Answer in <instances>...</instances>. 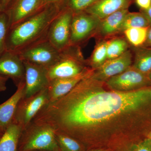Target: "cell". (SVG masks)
<instances>
[{
    "label": "cell",
    "instance_id": "obj_22",
    "mask_svg": "<svg viewBox=\"0 0 151 151\" xmlns=\"http://www.w3.org/2000/svg\"><path fill=\"white\" fill-rule=\"evenodd\" d=\"M107 44L108 40H103L95 46L90 59L87 60L92 69L100 67L107 60Z\"/></svg>",
    "mask_w": 151,
    "mask_h": 151
},
{
    "label": "cell",
    "instance_id": "obj_13",
    "mask_svg": "<svg viewBox=\"0 0 151 151\" xmlns=\"http://www.w3.org/2000/svg\"><path fill=\"white\" fill-rule=\"evenodd\" d=\"M42 8L41 0H14L5 12L8 17L9 30L32 16Z\"/></svg>",
    "mask_w": 151,
    "mask_h": 151
},
{
    "label": "cell",
    "instance_id": "obj_14",
    "mask_svg": "<svg viewBox=\"0 0 151 151\" xmlns=\"http://www.w3.org/2000/svg\"><path fill=\"white\" fill-rule=\"evenodd\" d=\"M25 81L17 86L16 92L4 103L0 105V136L13 122L17 105L23 97Z\"/></svg>",
    "mask_w": 151,
    "mask_h": 151
},
{
    "label": "cell",
    "instance_id": "obj_17",
    "mask_svg": "<svg viewBox=\"0 0 151 151\" xmlns=\"http://www.w3.org/2000/svg\"><path fill=\"white\" fill-rule=\"evenodd\" d=\"M92 70L76 77L58 78L50 81L47 87L49 103L54 102L68 94Z\"/></svg>",
    "mask_w": 151,
    "mask_h": 151
},
{
    "label": "cell",
    "instance_id": "obj_24",
    "mask_svg": "<svg viewBox=\"0 0 151 151\" xmlns=\"http://www.w3.org/2000/svg\"><path fill=\"white\" fill-rule=\"evenodd\" d=\"M128 41L124 38H113L108 40L107 60L119 57L128 50Z\"/></svg>",
    "mask_w": 151,
    "mask_h": 151
},
{
    "label": "cell",
    "instance_id": "obj_7",
    "mask_svg": "<svg viewBox=\"0 0 151 151\" xmlns=\"http://www.w3.org/2000/svg\"><path fill=\"white\" fill-rule=\"evenodd\" d=\"M73 13L64 8L52 22L49 29L47 39L58 51L70 45V26Z\"/></svg>",
    "mask_w": 151,
    "mask_h": 151
},
{
    "label": "cell",
    "instance_id": "obj_37",
    "mask_svg": "<svg viewBox=\"0 0 151 151\" xmlns=\"http://www.w3.org/2000/svg\"><path fill=\"white\" fill-rule=\"evenodd\" d=\"M1 12V0H0V12Z\"/></svg>",
    "mask_w": 151,
    "mask_h": 151
},
{
    "label": "cell",
    "instance_id": "obj_28",
    "mask_svg": "<svg viewBox=\"0 0 151 151\" xmlns=\"http://www.w3.org/2000/svg\"><path fill=\"white\" fill-rule=\"evenodd\" d=\"M134 1L142 10L147 9L151 6V0H134Z\"/></svg>",
    "mask_w": 151,
    "mask_h": 151
},
{
    "label": "cell",
    "instance_id": "obj_10",
    "mask_svg": "<svg viewBox=\"0 0 151 151\" xmlns=\"http://www.w3.org/2000/svg\"><path fill=\"white\" fill-rule=\"evenodd\" d=\"M133 62V54L131 50H128L119 57L107 60L100 67L92 69L90 77L95 81L105 82L129 68Z\"/></svg>",
    "mask_w": 151,
    "mask_h": 151
},
{
    "label": "cell",
    "instance_id": "obj_9",
    "mask_svg": "<svg viewBox=\"0 0 151 151\" xmlns=\"http://www.w3.org/2000/svg\"><path fill=\"white\" fill-rule=\"evenodd\" d=\"M100 20L85 12L73 14L70 26V45L80 46L93 36Z\"/></svg>",
    "mask_w": 151,
    "mask_h": 151
},
{
    "label": "cell",
    "instance_id": "obj_29",
    "mask_svg": "<svg viewBox=\"0 0 151 151\" xmlns=\"http://www.w3.org/2000/svg\"><path fill=\"white\" fill-rule=\"evenodd\" d=\"M66 0H41V5L42 7L52 4H56L65 7Z\"/></svg>",
    "mask_w": 151,
    "mask_h": 151
},
{
    "label": "cell",
    "instance_id": "obj_8",
    "mask_svg": "<svg viewBox=\"0 0 151 151\" xmlns=\"http://www.w3.org/2000/svg\"><path fill=\"white\" fill-rule=\"evenodd\" d=\"M105 82L111 90L122 92H130L151 85L149 75L142 73L132 66Z\"/></svg>",
    "mask_w": 151,
    "mask_h": 151
},
{
    "label": "cell",
    "instance_id": "obj_30",
    "mask_svg": "<svg viewBox=\"0 0 151 151\" xmlns=\"http://www.w3.org/2000/svg\"><path fill=\"white\" fill-rule=\"evenodd\" d=\"M9 79L7 77L0 75V93L6 89V83Z\"/></svg>",
    "mask_w": 151,
    "mask_h": 151
},
{
    "label": "cell",
    "instance_id": "obj_23",
    "mask_svg": "<svg viewBox=\"0 0 151 151\" xmlns=\"http://www.w3.org/2000/svg\"><path fill=\"white\" fill-rule=\"evenodd\" d=\"M55 136L60 151H86L83 145L68 135L55 132Z\"/></svg>",
    "mask_w": 151,
    "mask_h": 151
},
{
    "label": "cell",
    "instance_id": "obj_15",
    "mask_svg": "<svg viewBox=\"0 0 151 151\" xmlns=\"http://www.w3.org/2000/svg\"><path fill=\"white\" fill-rule=\"evenodd\" d=\"M129 12L128 9L122 10L101 20L94 35L105 40L111 36L120 33L122 23Z\"/></svg>",
    "mask_w": 151,
    "mask_h": 151
},
{
    "label": "cell",
    "instance_id": "obj_34",
    "mask_svg": "<svg viewBox=\"0 0 151 151\" xmlns=\"http://www.w3.org/2000/svg\"><path fill=\"white\" fill-rule=\"evenodd\" d=\"M86 151H111L108 150H106L104 149H91V150H88Z\"/></svg>",
    "mask_w": 151,
    "mask_h": 151
},
{
    "label": "cell",
    "instance_id": "obj_33",
    "mask_svg": "<svg viewBox=\"0 0 151 151\" xmlns=\"http://www.w3.org/2000/svg\"><path fill=\"white\" fill-rule=\"evenodd\" d=\"M140 12L145 15V16L148 20L150 27L151 26V6L148 9L145 10H140Z\"/></svg>",
    "mask_w": 151,
    "mask_h": 151
},
{
    "label": "cell",
    "instance_id": "obj_6",
    "mask_svg": "<svg viewBox=\"0 0 151 151\" xmlns=\"http://www.w3.org/2000/svg\"><path fill=\"white\" fill-rule=\"evenodd\" d=\"M24 61H27L47 68L58 60L60 51L47 39H44L17 52Z\"/></svg>",
    "mask_w": 151,
    "mask_h": 151
},
{
    "label": "cell",
    "instance_id": "obj_1",
    "mask_svg": "<svg viewBox=\"0 0 151 151\" xmlns=\"http://www.w3.org/2000/svg\"><path fill=\"white\" fill-rule=\"evenodd\" d=\"M92 71L70 92L45 105L32 120L68 135L86 147L93 128L127 113H151V85L130 92L106 91L90 77Z\"/></svg>",
    "mask_w": 151,
    "mask_h": 151
},
{
    "label": "cell",
    "instance_id": "obj_12",
    "mask_svg": "<svg viewBox=\"0 0 151 151\" xmlns=\"http://www.w3.org/2000/svg\"><path fill=\"white\" fill-rule=\"evenodd\" d=\"M0 75L12 79L17 86L24 81V63L17 52L7 50L0 56Z\"/></svg>",
    "mask_w": 151,
    "mask_h": 151
},
{
    "label": "cell",
    "instance_id": "obj_26",
    "mask_svg": "<svg viewBox=\"0 0 151 151\" xmlns=\"http://www.w3.org/2000/svg\"><path fill=\"white\" fill-rule=\"evenodd\" d=\"M100 0H66L65 7L73 14L84 12Z\"/></svg>",
    "mask_w": 151,
    "mask_h": 151
},
{
    "label": "cell",
    "instance_id": "obj_35",
    "mask_svg": "<svg viewBox=\"0 0 151 151\" xmlns=\"http://www.w3.org/2000/svg\"><path fill=\"white\" fill-rule=\"evenodd\" d=\"M145 139L146 140L147 142L149 144H150V146H151V140L148 139H147V138H145Z\"/></svg>",
    "mask_w": 151,
    "mask_h": 151
},
{
    "label": "cell",
    "instance_id": "obj_5",
    "mask_svg": "<svg viewBox=\"0 0 151 151\" xmlns=\"http://www.w3.org/2000/svg\"><path fill=\"white\" fill-rule=\"evenodd\" d=\"M49 102L47 88L30 97H22L17 105L13 122L24 129Z\"/></svg>",
    "mask_w": 151,
    "mask_h": 151
},
{
    "label": "cell",
    "instance_id": "obj_25",
    "mask_svg": "<svg viewBox=\"0 0 151 151\" xmlns=\"http://www.w3.org/2000/svg\"><path fill=\"white\" fill-rule=\"evenodd\" d=\"M9 31V19L5 12H0V56L7 50V38Z\"/></svg>",
    "mask_w": 151,
    "mask_h": 151
},
{
    "label": "cell",
    "instance_id": "obj_38",
    "mask_svg": "<svg viewBox=\"0 0 151 151\" xmlns=\"http://www.w3.org/2000/svg\"><path fill=\"white\" fill-rule=\"evenodd\" d=\"M47 151V150H35V151Z\"/></svg>",
    "mask_w": 151,
    "mask_h": 151
},
{
    "label": "cell",
    "instance_id": "obj_3",
    "mask_svg": "<svg viewBox=\"0 0 151 151\" xmlns=\"http://www.w3.org/2000/svg\"><path fill=\"white\" fill-rule=\"evenodd\" d=\"M88 65L80 46L70 45L60 51L57 61L47 68V78L50 82L58 78L76 77L91 70Z\"/></svg>",
    "mask_w": 151,
    "mask_h": 151
},
{
    "label": "cell",
    "instance_id": "obj_11",
    "mask_svg": "<svg viewBox=\"0 0 151 151\" xmlns=\"http://www.w3.org/2000/svg\"><path fill=\"white\" fill-rule=\"evenodd\" d=\"M24 63L25 85L23 97H27L47 88L49 81L46 68L27 61H24Z\"/></svg>",
    "mask_w": 151,
    "mask_h": 151
},
{
    "label": "cell",
    "instance_id": "obj_32",
    "mask_svg": "<svg viewBox=\"0 0 151 151\" xmlns=\"http://www.w3.org/2000/svg\"><path fill=\"white\" fill-rule=\"evenodd\" d=\"M13 0H1V12H5Z\"/></svg>",
    "mask_w": 151,
    "mask_h": 151
},
{
    "label": "cell",
    "instance_id": "obj_27",
    "mask_svg": "<svg viewBox=\"0 0 151 151\" xmlns=\"http://www.w3.org/2000/svg\"><path fill=\"white\" fill-rule=\"evenodd\" d=\"M122 151H151V146L144 139L129 143Z\"/></svg>",
    "mask_w": 151,
    "mask_h": 151
},
{
    "label": "cell",
    "instance_id": "obj_31",
    "mask_svg": "<svg viewBox=\"0 0 151 151\" xmlns=\"http://www.w3.org/2000/svg\"><path fill=\"white\" fill-rule=\"evenodd\" d=\"M142 47H151V26L150 27L148 30L147 39L145 42Z\"/></svg>",
    "mask_w": 151,
    "mask_h": 151
},
{
    "label": "cell",
    "instance_id": "obj_36",
    "mask_svg": "<svg viewBox=\"0 0 151 151\" xmlns=\"http://www.w3.org/2000/svg\"><path fill=\"white\" fill-rule=\"evenodd\" d=\"M149 78H150V80L151 82V71L150 72V73L149 74Z\"/></svg>",
    "mask_w": 151,
    "mask_h": 151
},
{
    "label": "cell",
    "instance_id": "obj_4",
    "mask_svg": "<svg viewBox=\"0 0 151 151\" xmlns=\"http://www.w3.org/2000/svg\"><path fill=\"white\" fill-rule=\"evenodd\" d=\"M60 151L51 127L44 124H30L22 131L18 151Z\"/></svg>",
    "mask_w": 151,
    "mask_h": 151
},
{
    "label": "cell",
    "instance_id": "obj_2",
    "mask_svg": "<svg viewBox=\"0 0 151 151\" xmlns=\"http://www.w3.org/2000/svg\"><path fill=\"white\" fill-rule=\"evenodd\" d=\"M64 8L56 4L45 6L32 16L9 30L7 50L18 52L46 38L52 23Z\"/></svg>",
    "mask_w": 151,
    "mask_h": 151
},
{
    "label": "cell",
    "instance_id": "obj_21",
    "mask_svg": "<svg viewBox=\"0 0 151 151\" xmlns=\"http://www.w3.org/2000/svg\"><path fill=\"white\" fill-rule=\"evenodd\" d=\"M149 27L128 29L124 33L127 41L135 47H142L145 42Z\"/></svg>",
    "mask_w": 151,
    "mask_h": 151
},
{
    "label": "cell",
    "instance_id": "obj_39",
    "mask_svg": "<svg viewBox=\"0 0 151 151\" xmlns=\"http://www.w3.org/2000/svg\"><path fill=\"white\" fill-rule=\"evenodd\" d=\"M1 137V136H0V137Z\"/></svg>",
    "mask_w": 151,
    "mask_h": 151
},
{
    "label": "cell",
    "instance_id": "obj_19",
    "mask_svg": "<svg viewBox=\"0 0 151 151\" xmlns=\"http://www.w3.org/2000/svg\"><path fill=\"white\" fill-rule=\"evenodd\" d=\"M132 66L142 73L149 75L151 71V47H136Z\"/></svg>",
    "mask_w": 151,
    "mask_h": 151
},
{
    "label": "cell",
    "instance_id": "obj_16",
    "mask_svg": "<svg viewBox=\"0 0 151 151\" xmlns=\"http://www.w3.org/2000/svg\"><path fill=\"white\" fill-rule=\"evenodd\" d=\"M134 0H100L84 12L100 20L122 10L128 9Z\"/></svg>",
    "mask_w": 151,
    "mask_h": 151
},
{
    "label": "cell",
    "instance_id": "obj_18",
    "mask_svg": "<svg viewBox=\"0 0 151 151\" xmlns=\"http://www.w3.org/2000/svg\"><path fill=\"white\" fill-rule=\"evenodd\" d=\"M22 129L13 122L0 137V151H18Z\"/></svg>",
    "mask_w": 151,
    "mask_h": 151
},
{
    "label": "cell",
    "instance_id": "obj_20",
    "mask_svg": "<svg viewBox=\"0 0 151 151\" xmlns=\"http://www.w3.org/2000/svg\"><path fill=\"white\" fill-rule=\"evenodd\" d=\"M150 24L146 17L140 11L139 12H129L125 17L120 33L131 28L150 27Z\"/></svg>",
    "mask_w": 151,
    "mask_h": 151
}]
</instances>
